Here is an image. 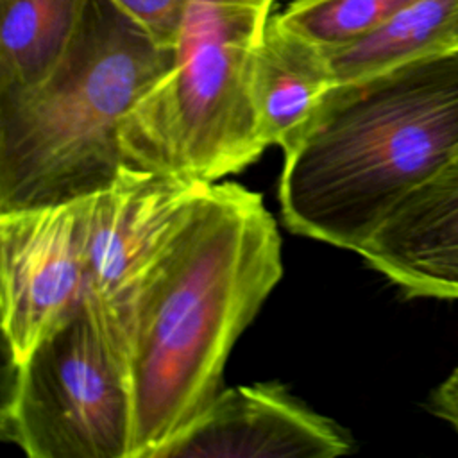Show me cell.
<instances>
[{
  "instance_id": "obj_1",
  "label": "cell",
  "mask_w": 458,
  "mask_h": 458,
  "mask_svg": "<svg viewBox=\"0 0 458 458\" xmlns=\"http://www.w3.org/2000/svg\"><path fill=\"white\" fill-rule=\"evenodd\" d=\"M281 276V236L261 195L208 184L136 302L132 458H154L208 410L234 342Z\"/></svg>"
},
{
  "instance_id": "obj_2",
  "label": "cell",
  "mask_w": 458,
  "mask_h": 458,
  "mask_svg": "<svg viewBox=\"0 0 458 458\" xmlns=\"http://www.w3.org/2000/svg\"><path fill=\"white\" fill-rule=\"evenodd\" d=\"M456 150L458 50L340 82L283 148V224L356 252Z\"/></svg>"
},
{
  "instance_id": "obj_3",
  "label": "cell",
  "mask_w": 458,
  "mask_h": 458,
  "mask_svg": "<svg viewBox=\"0 0 458 458\" xmlns=\"http://www.w3.org/2000/svg\"><path fill=\"white\" fill-rule=\"evenodd\" d=\"M157 43L113 0H86L52 73L0 95V211L63 204L107 188L123 161L122 127L172 70Z\"/></svg>"
},
{
  "instance_id": "obj_4",
  "label": "cell",
  "mask_w": 458,
  "mask_h": 458,
  "mask_svg": "<svg viewBox=\"0 0 458 458\" xmlns=\"http://www.w3.org/2000/svg\"><path fill=\"white\" fill-rule=\"evenodd\" d=\"M276 2H186L172 70L123 122L125 165L216 182L259 159L250 64Z\"/></svg>"
},
{
  "instance_id": "obj_5",
  "label": "cell",
  "mask_w": 458,
  "mask_h": 458,
  "mask_svg": "<svg viewBox=\"0 0 458 458\" xmlns=\"http://www.w3.org/2000/svg\"><path fill=\"white\" fill-rule=\"evenodd\" d=\"M2 437L30 458H132L127 358L86 299L13 363Z\"/></svg>"
},
{
  "instance_id": "obj_6",
  "label": "cell",
  "mask_w": 458,
  "mask_h": 458,
  "mask_svg": "<svg viewBox=\"0 0 458 458\" xmlns=\"http://www.w3.org/2000/svg\"><path fill=\"white\" fill-rule=\"evenodd\" d=\"M208 184L122 165L113 182L91 195L84 299L125 358L140 293Z\"/></svg>"
},
{
  "instance_id": "obj_7",
  "label": "cell",
  "mask_w": 458,
  "mask_h": 458,
  "mask_svg": "<svg viewBox=\"0 0 458 458\" xmlns=\"http://www.w3.org/2000/svg\"><path fill=\"white\" fill-rule=\"evenodd\" d=\"M89 200L0 211L2 331L11 365L84 301Z\"/></svg>"
},
{
  "instance_id": "obj_8",
  "label": "cell",
  "mask_w": 458,
  "mask_h": 458,
  "mask_svg": "<svg viewBox=\"0 0 458 458\" xmlns=\"http://www.w3.org/2000/svg\"><path fill=\"white\" fill-rule=\"evenodd\" d=\"M349 435L277 383L220 390L208 410L154 458H335Z\"/></svg>"
},
{
  "instance_id": "obj_9",
  "label": "cell",
  "mask_w": 458,
  "mask_h": 458,
  "mask_svg": "<svg viewBox=\"0 0 458 458\" xmlns=\"http://www.w3.org/2000/svg\"><path fill=\"white\" fill-rule=\"evenodd\" d=\"M356 252L406 297L458 301V150L401 197Z\"/></svg>"
},
{
  "instance_id": "obj_10",
  "label": "cell",
  "mask_w": 458,
  "mask_h": 458,
  "mask_svg": "<svg viewBox=\"0 0 458 458\" xmlns=\"http://www.w3.org/2000/svg\"><path fill=\"white\" fill-rule=\"evenodd\" d=\"M336 86L326 48L270 18L250 64V97L267 147L286 148Z\"/></svg>"
},
{
  "instance_id": "obj_11",
  "label": "cell",
  "mask_w": 458,
  "mask_h": 458,
  "mask_svg": "<svg viewBox=\"0 0 458 458\" xmlns=\"http://www.w3.org/2000/svg\"><path fill=\"white\" fill-rule=\"evenodd\" d=\"M456 13L458 0H415L361 39L326 50L336 84L454 52Z\"/></svg>"
},
{
  "instance_id": "obj_12",
  "label": "cell",
  "mask_w": 458,
  "mask_h": 458,
  "mask_svg": "<svg viewBox=\"0 0 458 458\" xmlns=\"http://www.w3.org/2000/svg\"><path fill=\"white\" fill-rule=\"evenodd\" d=\"M86 0H0V95L34 88L64 55Z\"/></svg>"
},
{
  "instance_id": "obj_13",
  "label": "cell",
  "mask_w": 458,
  "mask_h": 458,
  "mask_svg": "<svg viewBox=\"0 0 458 458\" xmlns=\"http://www.w3.org/2000/svg\"><path fill=\"white\" fill-rule=\"evenodd\" d=\"M415 0H292L276 23L331 50L361 39Z\"/></svg>"
},
{
  "instance_id": "obj_14",
  "label": "cell",
  "mask_w": 458,
  "mask_h": 458,
  "mask_svg": "<svg viewBox=\"0 0 458 458\" xmlns=\"http://www.w3.org/2000/svg\"><path fill=\"white\" fill-rule=\"evenodd\" d=\"M134 18L157 43L175 47L188 0H113Z\"/></svg>"
},
{
  "instance_id": "obj_15",
  "label": "cell",
  "mask_w": 458,
  "mask_h": 458,
  "mask_svg": "<svg viewBox=\"0 0 458 458\" xmlns=\"http://www.w3.org/2000/svg\"><path fill=\"white\" fill-rule=\"evenodd\" d=\"M426 408L458 431V363L428 395Z\"/></svg>"
},
{
  "instance_id": "obj_16",
  "label": "cell",
  "mask_w": 458,
  "mask_h": 458,
  "mask_svg": "<svg viewBox=\"0 0 458 458\" xmlns=\"http://www.w3.org/2000/svg\"><path fill=\"white\" fill-rule=\"evenodd\" d=\"M453 43H454V50H458V13L454 16V27H453Z\"/></svg>"
}]
</instances>
